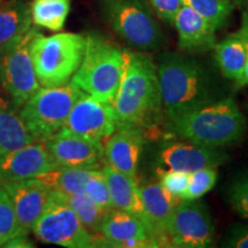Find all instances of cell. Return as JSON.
<instances>
[{
    "instance_id": "obj_14",
    "label": "cell",
    "mask_w": 248,
    "mask_h": 248,
    "mask_svg": "<svg viewBox=\"0 0 248 248\" xmlns=\"http://www.w3.org/2000/svg\"><path fill=\"white\" fill-rule=\"evenodd\" d=\"M146 142V131L138 126H117L104 147L106 163L117 171L137 179L139 161Z\"/></svg>"
},
{
    "instance_id": "obj_1",
    "label": "cell",
    "mask_w": 248,
    "mask_h": 248,
    "mask_svg": "<svg viewBox=\"0 0 248 248\" xmlns=\"http://www.w3.org/2000/svg\"><path fill=\"white\" fill-rule=\"evenodd\" d=\"M157 67L162 107L173 120L218 100V86L213 74L193 58L164 53Z\"/></svg>"
},
{
    "instance_id": "obj_6",
    "label": "cell",
    "mask_w": 248,
    "mask_h": 248,
    "mask_svg": "<svg viewBox=\"0 0 248 248\" xmlns=\"http://www.w3.org/2000/svg\"><path fill=\"white\" fill-rule=\"evenodd\" d=\"M83 93L71 80L55 88H39L21 106L18 114L31 135L37 140L45 141L63 126Z\"/></svg>"
},
{
    "instance_id": "obj_10",
    "label": "cell",
    "mask_w": 248,
    "mask_h": 248,
    "mask_svg": "<svg viewBox=\"0 0 248 248\" xmlns=\"http://www.w3.org/2000/svg\"><path fill=\"white\" fill-rule=\"evenodd\" d=\"M37 32L31 28L16 44L0 55V82L16 107L22 106L40 88L30 54Z\"/></svg>"
},
{
    "instance_id": "obj_26",
    "label": "cell",
    "mask_w": 248,
    "mask_h": 248,
    "mask_svg": "<svg viewBox=\"0 0 248 248\" xmlns=\"http://www.w3.org/2000/svg\"><path fill=\"white\" fill-rule=\"evenodd\" d=\"M61 193V192H60ZM64 200L73 208L80 222L92 234L100 233V226L107 212L101 209L94 201H92L85 193L64 194Z\"/></svg>"
},
{
    "instance_id": "obj_2",
    "label": "cell",
    "mask_w": 248,
    "mask_h": 248,
    "mask_svg": "<svg viewBox=\"0 0 248 248\" xmlns=\"http://www.w3.org/2000/svg\"><path fill=\"white\" fill-rule=\"evenodd\" d=\"M117 126L153 128L162 116L157 67L150 55L131 51L129 62L111 101Z\"/></svg>"
},
{
    "instance_id": "obj_29",
    "label": "cell",
    "mask_w": 248,
    "mask_h": 248,
    "mask_svg": "<svg viewBox=\"0 0 248 248\" xmlns=\"http://www.w3.org/2000/svg\"><path fill=\"white\" fill-rule=\"evenodd\" d=\"M226 200L238 215L248 219V170L233 176L226 190Z\"/></svg>"
},
{
    "instance_id": "obj_5",
    "label": "cell",
    "mask_w": 248,
    "mask_h": 248,
    "mask_svg": "<svg viewBox=\"0 0 248 248\" xmlns=\"http://www.w3.org/2000/svg\"><path fill=\"white\" fill-rule=\"evenodd\" d=\"M85 49V37L61 32L45 37L40 32L31 43L30 54L37 79L43 88L67 84L75 75Z\"/></svg>"
},
{
    "instance_id": "obj_9",
    "label": "cell",
    "mask_w": 248,
    "mask_h": 248,
    "mask_svg": "<svg viewBox=\"0 0 248 248\" xmlns=\"http://www.w3.org/2000/svg\"><path fill=\"white\" fill-rule=\"evenodd\" d=\"M169 247L213 246L215 226L206 207L197 200H181L164 226Z\"/></svg>"
},
{
    "instance_id": "obj_23",
    "label": "cell",
    "mask_w": 248,
    "mask_h": 248,
    "mask_svg": "<svg viewBox=\"0 0 248 248\" xmlns=\"http://www.w3.org/2000/svg\"><path fill=\"white\" fill-rule=\"evenodd\" d=\"M215 60L225 78L239 82L246 64V47L239 31L225 37L214 46Z\"/></svg>"
},
{
    "instance_id": "obj_15",
    "label": "cell",
    "mask_w": 248,
    "mask_h": 248,
    "mask_svg": "<svg viewBox=\"0 0 248 248\" xmlns=\"http://www.w3.org/2000/svg\"><path fill=\"white\" fill-rule=\"evenodd\" d=\"M2 188L13 204L21 228L28 233L45 209L51 190L38 178L5 182Z\"/></svg>"
},
{
    "instance_id": "obj_32",
    "label": "cell",
    "mask_w": 248,
    "mask_h": 248,
    "mask_svg": "<svg viewBox=\"0 0 248 248\" xmlns=\"http://www.w3.org/2000/svg\"><path fill=\"white\" fill-rule=\"evenodd\" d=\"M159 183L164 190L181 199L188 186L190 172L182 171V170H166V171L159 172Z\"/></svg>"
},
{
    "instance_id": "obj_25",
    "label": "cell",
    "mask_w": 248,
    "mask_h": 248,
    "mask_svg": "<svg viewBox=\"0 0 248 248\" xmlns=\"http://www.w3.org/2000/svg\"><path fill=\"white\" fill-rule=\"evenodd\" d=\"M71 0H33L30 7L31 20L37 27L60 31L70 12Z\"/></svg>"
},
{
    "instance_id": "obj_22",
    "label": "cell",
    "mask_w": 248,
    "mask_h": 248,
    "mask_svg": "<svg viewBox=\"0 0 248 248\" xmlns=\"http://www.w3.org/2000/svg\"><path fill=\"white\" fill-rule=\"evenodd\" d=\"M36 140L20 114L7 101L0 98V156Z\"/></svg>"
},
{
    "instance_id": "obj_31",
    "label": "cell",
    "mask_w": 248,
    "mask_h": 248,
    "mask_svg": "<svg viewBox=\"0 0 248 248\" xmlns=\"http://www.w3.org/2000/svg\"><path fill=\"white\" fill-rule=\"evenodd\" d=\"M216 168H201L190 172V181L188 186L182 195V200H198L199 198L203 197L204 194L208 193L215 186L217 182Z\"/></svg>"
},
{
    "instance_id": "obj_8",
    "label": "cell",
    "mask_w": 248,
    "mask_h": 248,
    "mask_svg": "<svg viewBox=\"0 0 248 248\" xmlns=\"http://www.w3.org/2000/svg\"><path fill=\"white\" fill-rule=\"evenodd\" d=\"M39 240L68 248L94 247V237L58 191H51L42 215L32 230Z\"/></svg>"
},
{
    "instance_id": "obj_7",
    "label": "cell",
    "mask_w": 248,
    "mask_h": 248,
    "mask_svg": "<svg viewBox=\"0 0 248 248\" xmlns=\"http://www.w3.org/2000/svg\"><path fill=\"white\" fill-rule=\"evenodd\" d=\"M104 14L123 42L138 51H155L164 36L146 0H104Z\"/></svg>"
},
{
    "instance_id": "obj_16",
    "label": "cell",
    "mask_w": 248,
    "mask_h": 248,
    "mask_svg": "<svg viewBox=\"0 0 248 248\" xmlns=\"http://www.w3.org/2000/svg\"><path fill=\"white\" fill-rule=\"evenodd\" d=\"M57 167L45 142L40 140L0 156V169L6 182L37 178Z\"/></svg>"
},
{
    "instance_id": "obj_18",
    "label": "cell",
    "mask_w": 248,
    "mask_h": 248,
    "mask_svg": "<svg viewBox=\"0 0 248 248\" xmlns=\"http://www.w3.org/2000/svg\"><path fill=\"white\" fill-rule=\"evenodd\" d=\"M172 24L177 30L178 46L183 51L204 53L216 45L215 28L187 6L182 5Z\"/></svg>"
},
{
    "instance_id": "obj_30",
    "label": "cell",
    "mask_w": 248,
    "mask_h": 248,
    "mask_svg": "<svg viewBox=\"0 0 248 248\" xmlns=\"http://www.w3.org/2000/svg\"><path fill=\"white\" fill-rule=\"evenodd\" d=\"M18 234H27L15 215L13 204L4 188L0 190V247Z\"/></svg>"
},
{
    "instance_id": "obj_38",
    "label": "cell",
    "mask_w": 248,
    "mask_h": 248,
    "mask_svg": "<svg viewBox=\"0 0 248 248\" xmlns=\"http://www.w3.org/2000/svg\"><path fill=\"white\" fill-rule=\"evenodd\" d=\"M234 2H237V4L243 5V6H248V0H234Z\"/></svg>"
},
{
    "instance_id": "obj_11",
    "label": "cell",
    "mask_w": 248,
    "mask_h": 248,
    "mask_svg": "<svg viewBox=\"0 0 248 248\" xmlns=\"http://www.w3.org/2000/svg\"><path fill=\"white\" fill-rule=\"evenodd\" d=\"M116 128L115 113L110 102L99 100L84 92L71 108L61 129L101 142L113 135Z\"/></svg>"
},
{
    "instance_id": "obj_12",
    "label": "cell",
    "mask_w": 248,
    "mask_h": 248,
    "mask_svg": "<svg viewBox=\"0 0 248 248\" xmlns=\"http://www.w3.org/2000/svg\"><path fill=\"white\" fill-rule=\"evenodd\" d=\"M229 160L219 148L203 146L192 141H164L156 153L157 172L182 170L192 172L201 168H217Z\"/></svg>"
},
{
    "instance_id": "obj_13",
    "label": "cell",
    "mask_w": 248,
    "mask_h": 248,
    "mask_svg": "<svg viewBox=\"0 0 248 248\" xmlns=\"http://www.w3.org/2000/svg\"><path fill=\"white\" fill-rule=\"evenodd\" d=\"M58 167L102 169L104 146L67 130L60 129L44 141Z\"/></svg>"
},
{
    "instance_id": "obj_4",
    "label": "cell",
    "mask_w": 248,
    "mask_h": 248,
    "mask_svg": "<svg viewBox=\"0 0 248 248\" xmlns=\"http://www.w3.org/2000/svg\"><path fill=\"white\" fill-rule=\"evenodd\" d=\"M131 51L98 33L85 36L82 63L71 82L86 94L110 102L122 82Z\"/></svg>"
},
{
    "instance_id": "obj_21",
    "label": "cell",
    "mask_w": 248,
    "mask_h": 248,
    "mask_svg": "<svg viewBox=\"0 0 248 248\" xmlns=\"http://www.w3.org/2000/svg\"><path fill=\"white\" fill-rule=\"evenodd\" d=\"M31 23L30 7L23 0H12L0 7V55L26 35Z\"/></svg>"
},
{
    "instance_id": "obj_34",
    "label": "cell",
    "mask_w": 248,
    "mask_h": 248,
    "mask_svg": "<svg viewBox=\"0 0 248 248\" xmlns=\"http://www.w3.org/2000/svg\"><path fill=\"white\" fill-rule=\"evenodd\" d=\"M150 4L161 20L172 24L173 18L182 7V0H150Z\"/></svg>"
},
{
    "instance_id": "obj_27",
    "label": "cell",
    "mask_w": 248,
    "mask_h": 248,
    "mask_svg": "<svg viewBox=\"0 0 248 248\" xmlns=\"http://www.w3.org/2000/svg\"><path fill=\"white\" fill-rule=\"evenodd\" d=\"M182 5L197 12L208 21L215 30L228 23L234 8L231 0H182Z\"/></svg>"
},
{
    "instance_id": "obj_24",
    "label": "cell",
    "mask_w": 248,
    "mask_h": 248,
    "mask_svg": "<svg viewBox=\"0 0 248 248\" xmlns=\"http://www.w3.org/2000/svg\"><path fill=\"white\" fill-rule=\"evenodd\" d=\"M91 169L75 168V167H57L38 176L51 191H58L64 194L84 193V184Z\"/></svg>"
},
{
    "instance_id": "obj_35",
    "label": "cell",
    "mask_w": 248,
    "mask_h": 248,
    "mask_svg": "<svg viewBox=\"0 0 248 248\" xmlns=\"http://www.w3.org/2000/svg\"><path fill=\"white\" fill-rule=\"evenodd\" d=\"M241 37L245 42V47H246V64H245L244 74L241 76L239 82L237 83L238 88H245L248 86V12H244L241 15V24L239 30Z\"/></svg>"
},
{
    "instance_id": "obj_20",
    "label": "cell",
    "mask_w": 248,
    "mask_h": 248,
    "mask_svg": "<svg viewBox=\"0 0 248 248\" xmlns=\"http://www.w3.org/2000/svg\"><path fill=\"white\" fill-rule=\"evenodd\" d=\"M141 202L146 215L153 226L161 247H169L168 239L164 234V226L171 216L173 209L182 199L170 194L160 183L147 182L139 185Z\"/></svg>"
},
{
    "instance_id": "obj_33",
    "label": "cell",
    "mask_w": 248,
    "mask_h": 248,
    "mask_svg": "<svg viewBox=\"0 0 248 248\" xmlns=\"http://www.w3.org/2000/svg\"><path fill=\"white\" fill-rule=\"evenodd\" d=\"M223 247L248 248V225L234 223L230 226L222 243Z\"/></svg>"
},
{
    "instance_id": "obj_19",
    "label": "cell",
    "mask_w": 248,
    "mask_h": 248,
    "mask_svg": "<svg viewBox=\"0 0 248 248\" xmlns=\"http://www.w3.org/2000/svg\"><path fill=\"white\" fill-rule=\"evenodd\" d=\"M102 171L106 176L114 209L124 210V212H128L132 215L137 216L155 234L153 226H152L150 219L146 215V212L144 209V206H142L140 190H139L137 179L131 178L122 172L117 171L116 169H114L113 167H110L107 163H105L104 167H102ZM155 238L157 240L156 234H155ZM157 243H159V240H157Z\"/></svg>"
},
{
    "instance_id": "obj_3",
    "label": "cell",
    "mask_w": 248,
    "mask_h": 248,
    "mask_svg": "<svg viewBox=\"0 0 248 248\" xmlns=\"http://www.w3.org/2000/svg\"><path fill=\"white\" fill-rule=\"evenodd\" d=\"M246 129V117L232 98H221L168 123V131L177 138L216 148L239 142Z\"/></svg>"
},
{
    "instance_id": "obj_28",
    "label": "cell",
    "mask_w": 248,
    "mask_h": 248,
    "mask_svg": "<svg viewBox=\"0 0 248 248\" xmlns=\"http://www.w3.org/2000/svg\"><path fill=\"white\" fill-rule=\"evenodd\" d=\"M84 193L105 212L108 213L114 209L109 187L102 169L90 170L84 184Z\"/></svg>"
},
{
    "instance_id": "obj_36",
    "label": "cell",
    "mask_w": 248,
    "mask_h": 248,
    "mask_svg": "<svg viewBox=\"0 0 248 248\" xmlns=\"http://www.w3.org/2000/svg\"><path fill=\"white\" fill-rule=\"evenodd\" d=\"M4 247H33V245H31L29 239L27 238V234H18L16 237L12 238L11 240H8L5 244Z\"/></svg>"
},
{
    "instance_id": "obj_37",
    "label": "cell",
    "mask_w": 248,
    "mask_h": 248,
    "mask_svg": "<svg viewBox=\"0 0 248 248\" xmlns=\"http://www.w3.org/2000/svg\"><path fill=\"white\" fill-rule=\"evenodd\" d=\"M5 177L4 175H2V171L1 169H0V190H2V187H4V184H5Z\"/></svg>"
},
{
    "instance_id": "obj_17",
    "label": "cell",
    "mask_w": 248,
    "mask_h": 248,
    "mask_svg": "<svg viewBox=\"0 0 248 248\" xmlns=\"http://www.w3.org/2000/svg\"><path fill=\"white\" fill-rule=\"evenodd\" d=\"M100 238H94V247L98 244H108L107 247H121L129 240H152L160 247L153 231L128 212L113 209L105 216L100 226Z\"/></svg>"
}]
</instances>
